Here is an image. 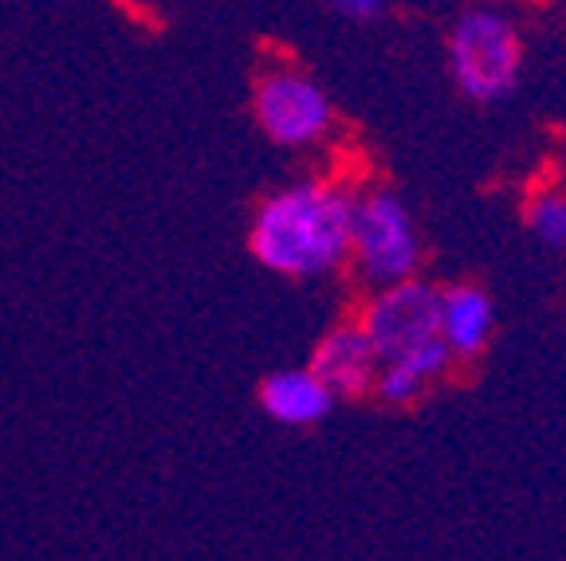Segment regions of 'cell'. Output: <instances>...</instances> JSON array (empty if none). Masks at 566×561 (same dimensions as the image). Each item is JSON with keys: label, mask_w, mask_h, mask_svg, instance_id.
<instances>
[{"label": "cell", "mask_w": 566, "mask_h": 561, "mask_svg": "<svg viewBox=\"0 0 566 561\" xmlns=\"http://www.w3.org/2000/svg\"><path fill=\"white\" fill-rule=\"evenodd\" d=\"M358 326L366 330L381 366L424 350V346L441 342V290L417 275L394 283V287H378Z\"/></svg>", "instance_id": "cell-5"}, {"label": "cell", "mask_w": 566, "mask_h": 561, "mask_svg": "<svg viewBox=\"0 0 566 561\" xmlns=\"http://www.w3.org/2000/svg\"><path fill=\"white\" fill-rule=\"evenodd\" d=\"M252 118L280 149H311L335 130V103L295 63L264 67L252 83Z\"/></svg>", "instance_id": "cell-4"}, {"label": "cell", "mask_w": 566, "mask_h": 561, "mask_svg": "<svg viewBox=\"0 0 566 561\" xmlns=\"http://www.w3.org/2000/svg\"><path fill=\"white\" fill-rule=\"evenodd\" d=\"M260 409H264L275 424L307 428V424L327 421L331 409H335V396L327 393V385H323L307 366L275 369V373L264 378V385H260Z\"/></svg>", "instance_id": "cell-7"}, {"label": "cell", "mask_w": 566, "mask_h": 561, "mask_svg": "<svg viewBox=\"0 0 566 561\" xmlns=\"http://www.w3.org/2000/svg\"><path fill=\"white\" fill-rule=\"evenodd\" d=\"M307 369L327 385V393L335 396V401H358V396L374 393L381 361H378V353H374L363 326L343 322L318 338Z\"/></svg>", "instance_id": "cell-6"}, {"label": "cell", "mask_w": 566, "mask_h": 561, "mask_svg": "<svg viewBox=\"0 0 566 561\" xmlns=\"http://www.w3.org/2000/svg\"><path fill=\"white\" fill-rule=\"evenodd\" d=\"M449 71L472 103H504L523 75V35L500 9L460 12L449 32Z\"/></svg>", "instance_id": "cell-2"}, {"label": "cell", "mask_w": 566, "mask_h": 561, "mask_svg": "<svg viewBox=\"0 0 566 561\" xmlns=\"http://www.w3.org/2000/svg\"><path fill=\"white\" fill-rule=\"evenodd\" d=\"M346 264L374 290L413 279L421 267V236L413 229V216H409L406 201L386 184L354 197L350 260Z\"/></svg>", "instance_id": "cell-3"}, {"label": "cell", "mask_w": 566, "mask_h": 561, "mask_svg": "<svg viewBox=\"0 0 566 561\" xmlns=\"http://www.w3.org/2000/svg\"><path fill=\"white\" fill-rule=\"evenodd\" d=\"M354 193L335 181H292L260 201L248 252L280 279H323L350 260Z\"/></svg>", "instance_id": "cell-1"}, {"label": "cell", "mask_w": 566, "mask_h": 561, "mask_svg": "<svg viewBox=\"0 0 566 561\" xmlns=\"http://www.w3.org/2000/svg\"><path fill=\"white\" fill-rule=\"evenodd\" d=\"M331 12H338V17H346V20H374V17H381L386 12V4L389 0H323Z\"/></svg>", "instance_id": "cell-10"}, {"label": "cell", "mask_w": 566, "mask_h": 561, "mask_svg": "<svg viewBox=\"0 0 566 561\" xmlns=\"http://www.w3.org/2000/svg\"><path fill=\"white\" fill-rule=\"evenodd\" d=\"M527 229L539 244L563 252L566 247V193H539L527 204Z\"/></svg>", "instance_id": "cell-9"}, {"label": "cell", "mask_w": 566, "mask_h": 561, "mask_svg": "<svg viewBox=\"0 0 566 561\" xmlns=\"http://www.w3.org/2000/svg\"><path fill=\"white\" fill-rule=\"evenodd\" d=\"M495 307L492 298L472 283L441 290V342L449 346L452 358H480L492 338Z\"/></svg>", "instance_id": "cell-8"}]
</instances>
